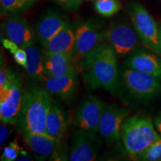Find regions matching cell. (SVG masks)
<instances>
[{
  "mask_svg": "<svg viewBox=\"0 0 161 161\" xmlns=\"http://www.w3.org/2000/svg\"><path fill=\"white\" fill-rule=\"evenodd\" d=\"M116 55L109 43H102L80 60L82 78L90 89L116 91L120 77Z\"/></svg>",
  "mask_w": 161,
  "mask_h": 161,
  "instance_id": "cell-1",
  "label": "cell"
},
{
  "mask_svg": "<svg viewBox=\"0 0 161 161\" xmlns=\"http://www.w3.org/2000/svg\"><path fill=\"white\" fill-rule=\"evenodd\" d=\"M52 95L44 87L30 86L24 94L16 127L22 134L25 132H46L48 113L53 103Z\"/></svg>",
  "mask_w": 161,
  "mask_h": 161,
  "instance_id": "cell-2",
  "label": "cell"
},
{
  "mask_svg": "<svg viewBox=\"0 0 161 161\" xmlns=\"http://www.w3.org/2000/svg\"><path fill=\"white\" fill-rule=\"evenodd\" d=\"M128 155L134 160L161 138L152 119L144 115H134L125 121L122 136Z\"/></svg>",
  "mask_w": 161,
  "mask_h": 161,
  "instance_id": "cell-3",
  "label": "cell"
},
{
  "mask_svg": "<svg viewBox=\"0 0 161 161\" xmlns=\"http://www.w3.org/2000/svg\"><path fill=\"white\" fill-rule=\"evenodd\" d=\"M133 26L142 43L151 51L161 55L159 25L142 4L133 2L128 6Z\"/></svg>",
  "mask_w": 161,
  "mask_h": 161,
  "instance_id": "cell-4",
  "label": "cell"
},
{
  "mask_svg": "<svg viewBox=\"0 0 161 161\" xmlns=\"http://www.w3.org/2000/svg\"><path fill=\"white\" fill-rule=\"evenodd\" d=\"M120 77L125 89L136 99L149 100L161 94V80L149 74L126 67Z\"/></svg>",
  "mask_w": 161,
  "mask_h": 161,
  "instance_id": "cell-5",
  "label": "cell"
},
{
  "mask_svg": "<svg viewBox=\"0 0 161 161\" xmlns=\"http://www.w3.org/2000/svg\"><path fill=\"white\" fill-rule=\"evenodd\" d=\"M24 89L23 78L16 74L14 78L4 87L0 89V119L1 121L16 124L19 115Z\"/></svg>",
  "mask_w": 161,
  "mask_h": 161,
  "instance_id": "cell-6",
  "label": "cell"
},
{
  "mask_svg": "<svg viewBox=\"0 0 161 161\" xmlns=\"http://www.w3.org/2000/svg\"><path fill=\"white\" fill-rule=\"evenodd\" d=\"M102 146V142L96 135V133L78 128L72 135L68 160H96Z\"/></svg>",
  "mask_w": 161,
  "mask_h": 161,
  "instance_id": "cell-7",
  "label": "cell"
},
{
  "mask_svg": "<svg viewBox=\"0 0 161 161\" xmlns=\"http://www.w3.org/2000/svg\"><path fill=\"white\" fill-rule=\"evenodd\" d=\"M105 40L118 55L125 56L137 49L140 37L128 23L115 22L105 31Z\"/></svg>",
  "mask_w": 161,
  "mask_h": 161,
  "instance_id": "cell-8",
  "label": "cell"
},
{
  "mask_svg": "<svg viewBox=\"0 0 161 161\" xmlns=\"http://www.w3.org/2000/svg\"><path fill=\"white\" fill-rule=\"evenodd\" d=\"M128 114V110L117 104H105L100 118L98 132L106 142L113 144L119 140L122 125Z\"/></svg>",
  "mask_w": 161,
  "mask_h": 161,
  "instance_id": "cell-9",
  "label": "cell"
},
{
  "mask_svg": "<svg viewBox=\"0 0 161 161\" xmlns=\"http://www.w3.org/2000/svg\"><path fill=\"white\" fill-rule=\"evenodd\" d=\"M75 51L74 58L80 60L95 49L105 40V31L94 21L80 23L75 29Z\"/></svg>",
  "mask_w": 161,
  "mask_h": 161,
  "instance_id": "cell-10",
  "label": "cell"
},
{
  "mask_svg": "<svg viewBox=\"0 0 161 161\" xmlns=\"http://www.w3.org/2000/svg\"><path fill=\"white\" fill-rule=\"evenodd\" d=\"M105 103L97 96L84 97L76 110L73 124L77 128L97 133L98 125Z\"/></svg>",
  "mask_w": 161,
  "mask_h": 161,
  "instance_id": "cell-11",
  "label": "cell"
},
{
  "mask_svg": "<svg viewBox=\"0 0 161 161\" xmlns=\"http://www.w3.org/2000/svg\"><path fill=\"white\" fill-rule=\"evenodd\" d=\"M5 38L22 49L35 43V34L27 20L17 15L11 16L2 25Z\"/></svg>",
  "mask_w": 161,
  "mask_h": 161,
  "instance_id": "cell-12",
  "label": "cell"
},
{
  "mask_svg": "<svg viewBox=\"0 0 161 161\" xmlns=\"http://www.w3.org/2000/svg\"><path fill=\"white\" fill-rule=\"evenodd\" d=\"M43 87L52 94L61 99L69 101L75 96L78 88V72L61 76L45 75L41 80Z\"/></svg>",
  "mask_w": 161,
  "mask_h": 161,
  "instance_id": "cell-13",
  "label": "cell"
},
{
  "mask_svg": "<svg viewBox=\"0 0 161 161\" xmlns=\"http://www.w3.org/2000/svg\"><path fill=\"white\" fill-rule=\"evenodd\" d=\"M154 52L136 49L125 62L126 67L148 73L161 80V59Z\"/></svg>",
  "mask_w": 161,
  "mask_h": 161,
  "instance_id": "cell-14",
  "label": "cell"
},
{
  "mask_svg": "<svg viewBox=\"0 0 161 161\" xmlns=\"http://www.w3.org/2000/svg\"><path fill=\"white\" fill-rule=\"evenodd\" d=\"M23 134L25 144L37 160H43L51 158L55 152L58 142L46 133L25 132Z\"/></svg>",
  "mask_w": 161,
  "mask_h": 161,
  "instance_id": "cell-15",
  "label": "cell"
},
{
  "mask_svg": "<svg viewBox=\"0 0 161 161\" xmlns=\"http://www.w3.org/2000/svg\"><path fill=\"white\" fill-rule=\"evenodd\" d=\"M43 60L45 73L47 75L61 76L78 72L72 56L43 49Z\"/></svg>",
  "mask_w": 161,
  "mask_h": 161,
  "instance_id": "cell-16",
  "label": "cell"
},
{
  "mask_svg": "<svg viewBox=\"0 0 161 161\" xmlns=\"http://www.w3.org/2000/svg\"><path fill=\"white\" fill-rule=\"evenodd\" d=\"M68 24L65 18L57 11H49L42 16L37 25V34L43 47Z\"/></svg>",
  "mask_w": 161,
  "mask_h": 161,
  "instance_id": "cell-17",
  "label": "cell"
},
{
  "mask_svg": "<svg viewBox=\"0 0 161 161\" xmlns=\"http://www.w3.org/2000/svg\"><path fill=\"white\" fill-rule=\"evenodd\" d=\"M67 129V121L63 108L59 102L53 101L48 113L46 123V132L58 142L63 140Z\"/></svg>",
  "mask_w": 161,
  "mask_h": 161,
  "instance_id": "cell-18",
  "label": "cell"
},
{
  "mask_svg": "<svg viewBox=\"0 0 161 161\" xmlns=\"http://www.w3.org/2000/svg\"><path fill=\"white\" fill-rule=\"evenodd\" d=\"M75 41V30L68 24L54 36L43 48L49 52L65 54L73 58Z\"/></svg>",
  "mask_w": 161,
  "mask_h": 161,
  "instance_id": "cell-19",
  "label": "cell"
},
{
  "mask_svg": "<svg viewBox=\"0 0 161 161\" xmlns=\"http://www.w3.org/2000/svg\"><path fill=\"white\" fill-rule=\"evenodd\" d=\"M26 56H27V62L26 67L25 68L27 75L30 80L33 82L41 81L45 73L43 60V50L42 51L34 43L25 49Z\"/></svg>",
  "mask_w": 161,
  "mask_h": 161,
  "instance_id": "cell-20",
  "label": "cell"
},
{
  "mask_svg": "<svg viewBox=\"0 0 161 161\" xmlns=\"http://www.w3.org/2000/svg\"><path fill=\"white\" fill-rule=\"evenodd\" d=\"M38 0H0L1 11L8 16L18 15L34 7Z\"/></svg>",
  "mask_w": 161,
  "mask_h": 161,
  "instance_id": "cell-21",
  "label": "cell"
},
{
  "mask_svg": "<svg viewBox=\"0 0 161 161\" xmlns=\"http://www.w3.org/2000/svg\"><path fill=\"white\" fill-rule=\"evenodd\" d=\"M94 7L100 15L110 17L119 11L121 4L119 0H96Z\"/></svg>",
  "mask_w": 161,
  "mask_h": 161,
  "instance_id": "cell-22",
  "label": "cell"
},
{
  "mask_svg": "<svg viewBox=\"0 0 161 161\" xmlns=\"http://www.w3.org/2000/svg\"><path fill=\"white\" fill-rule=\"evenodd\" d=\"M142 161H161V138L136 159Z\"/></svg>",
  "mask_w": 161,
  "mask_h": 161,
  "instance_id": "cell-23",
  "label": "cell"
},
{
  "mask_svg": "<svg viewBox=\"0 0 161 161\" xmlns=\"http://www.w3.org/2000/svg\"><path fill=\"white\" fill-rule=\"evenodd\" d=\"M19 153L26 154L25 152L18 146L16 142H10L8 146H5L3 149V154L1 156V160L3 161H13L17 160Z\"/></svg>",
  "mask_w": 161,
  "mask_h": 161,
  "instance_id": "cell-24",
  "label": "cell"
},
{
  "mask_svg": "<svg viewBox=\"0 0 161 161\" xmlns=\"http://www.w3.org/2000/svg\"><path fill=\"white\" fill-rule=\"evenodd\" d=\"M60 7L68 11H76L79 9L83 0H54Z\"/></svg>",
  "mask_w": 161,
  "mask_h": 161,
  "instance_id": "cell-25",
  "label": "cell"
},
{
  "mask_svg": "<svg viewBox=\"0 0 161 161\" xmlns=\"http://www.w3.org/2000/svg\"><path fill=\"white\" fill-rule=\"evenodd\" d=\"M12 55H13L14 59L16 63L19 64V66H23L25 69L26 67V62H27V56H26L25 50L19 47Z\"/></svg>",
  "mask_w": 161,
  "mask_h": 161,
  "instance_id": "cell-26",
  "label": "cell"
},
{
  "mask_svg": "<svg viewBox=\"0 0 161 161\" xmlns=\"http://www.w3.org/2000/svg\"><path fill=\"white\" fill-rule=\"evenodd\" d=\"M11 125H12L8 122L1 121V125H0V146H3L4 142H5L11 134Z\"/></svg>",
  "mask_w": 161,
  "mask_h": 161,
  "instance_id": "cell-27",
  "label": "cell"
},
{
  "mask_svg": "<svg viewBox=\"0 0 161 161\" xmlns=\"http://www.w3.org/2000/svg\"><path fill=\"white\" fill-rule=\"evenodd\" d=\"M2 43H3V45L5 49H8L10 52H11V54H13L16 50H17L19 48V46L17 45L15 43H14L13 41L10 40L7 38H3L2 39Z\"/></svg>",
  "mask_w": 161,
  "mask_h": 161,
  "instance_id": "cell-28",
  "label": "cell"
},
{
  "mask_svg": "<svg viewBox=\"0 0 161 161\" xmlns=\"http://www.w3.org/2000/svg\"><path fill=\"white\" fill-rule=\"evenodd\" d=\"M154 126H155L157 130L161 135V111L157 115L155 119L154 122Z\"/></svg>",
  "mask_w": 161,
  "mask_h": 161,
  "instance_id": "cell-29",
  "label": "cell"
},
{
  "mask_svg": "<svg viewBox=\"0 0 161 161\" xmlns=\"http://www.w3.org/2000/svg\"><path fill=\"white\" fill-rule=\"evenodd\" d=\"M16 160H19V161H29V160H32V159L31 157L28 156L27 154H24L23 156L19 157V158H17Z\"/></svg>",
  "mask_w": 161,
  "mask_h": 161,
  "instance_id": "cell-30",
  "label": "cell"
},
{
  "mask_svg": "<svg viewBox=\"0 0 161 161\" xmlns=\"http://www.w3.org/2000/svg\"><path fill=\"white\" fill-rule=\"evenodd\" d=\"M159 30H160V49H161V25H159Z\"/></svg>",
  "mask_w": 161,
  "mask_h": 161,
  "instance_id": "cell-31",
  "label": "cell"
},
{
  "mask_svg": "<svg viewBox=\"0 0 161 161\" xmlns=\"http://www.w3.org/2000/svg\"><path fill=\"white\" fill-rule=\"evenodd\" d=\"M85 1H92V2H95L96 0H85Z\"/></svg>",
  "mask_w": 161,
  "mask_h": 161,
  "instance_id": "cell-32",
  "label": "cell"
}]
</instances>
